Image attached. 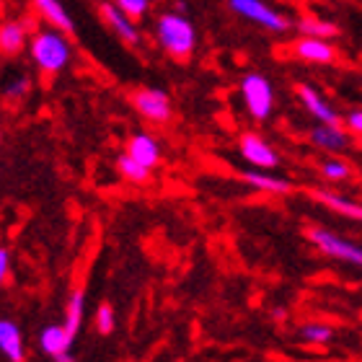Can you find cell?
Listing matches in <instances>:
<instances>
[{
  "label": "cell",
  "instance_id": "cell-24",
  "mask_svg": "<svg viewBox=\"0 0 362 362\" xmlns=\"http://www.w3.org/2000/svg\"><path fill=\"white\" fill-rule=\"evenodd\" d=\"M96 332L101 334V337H106V334L114 332V310L109 303H101L96 310Z\"/></svg>",
  "mask_w": 362,
  "mask_h": 362
},
{
  "label": "cell",
  "instance_id": "cell-21",
  "mask_svg": "<svg viewBox=\"0 0 362 362\" xmlns=\"http://www.w3.org/2000/svg\"><path fill=\"white\" fill-rule=\"evenodd\" d=\"M117 168H119V174L124 179L135 181V184H143L151 176V168L145 166V163H140L137 158H132L129 153H122L119 158H117Z\"/></svg>",
  "mask_w": 362,
  "mask_h": 362
},
{
  "label": "cell",
  "instance_id": "cell-26",
  "mask_svg": "<svg viewBox=\"0 0 362 362\" xmlns=\"http://www.w3.org/2000/svg\"><path fill=\"white\" fill-rule=\"evenodd\" d=\"M114 3L132 18H143L148 13V8H151V0H114Z\"/></svg>",
  "mask_w": 362,
  "mask_h": 362
},
{
  "label": "cell",
  "instance_id": "cell-13",
  "mask_svg": "<svg viewBox=\"0 0 362 362\" xmlns=\"http://www.w3.org/2000/svg\"><path fill=\"white\" fill-rule=\"evenodd\" d=\"M308 140L316 145L318 151H326V153H341L349 145L347 132L339 124H324V122H318V127L310 129Z\"/></svg>",
  "mask_w": 362,
  "mask_h": 362
},
{
  "label": "cell",
  "instance_id": "cell-19",
  "mask_svg": "<svg viewBox=\"0 0 362 362\" xmlns=\"http://www.w3.org/2000/svg\"><path fill=\"white\" fill-rule=\"evenodd\" d=\"M83 310H86V293L83 290H73L68 298V305H65V329H68V334L73 339H76L78 332H81Z\"/></svg>",
  "mask_w": 362,
  "mask_h": 362
},
{
  "label": "cell",
  "instance_id": "cell-4",
  "mask_svg": "<svg viewBox=\"0 0 362 362\" xmlns=\"http://www.w3.org/2000/svg\"><path fill=\"white\" fill-rule=\"evenodd\" d=\"M305 238H308L324 257H332V259H337V262H347V264H355L362 269V246H357V243L347 241V238L337 235L334 230H326V228H318V226H310L308 230H305Z\"/></svg>",
  "mask_w": 362,
  "mask_h": 362
},
{
  "label": "cell",
  "instance_id": "cell-2",
  "mask_svg": "<svg viewBox=\"0 0 362 362\" xmlns=\"http://www.w3.org/2000/svg\"><path fill=\"white\" fill-rule=\"evenodd\" d=\"M65 31L60 29H47L31 37V57L37 62L42 73H60L70 60V45L62 37Z\"/></svg>",
  "mask_w": 362,
  "mask_h": 362
},
{
  "label": "cell",
  "instance_id": "cell-1",
  "mask_svg": "<svg viewBox=\"0 0 362 362\" xmlns=\"http://www.w3.org/2000/svg\"><path fill=\"white\" fill-rule=\"evenodd\" d=\"M156 39L171 57H189L197 47V31L187 16L181 13H160L156 21Z\"/></svg>",
  "mask_w": 362,
  "mask_h": 362
},
{
  "label": "cell",
  "instance_id": "cell-23",
  "mask_svg": "<svg viewBox=\"0 0 362 362\" xmlns=\"http://www.w3.org/2000/svg\"><path fill=\"white\" fill-rule=\"evenodd\" d=\"M29 88H31V81L26 76H18L13 78L11 83L6 86V90H3V96H6V101H11V104H18V101H23V98L29 96Z\"/></svg>",
  "mask_w": 362,
  "mask_h": 362
},
{
  "label": "cell",
  "instance_id": "cell-27",
  "mask_svg": "<svg viewBox=\"0 0 362 362\" xmlns=\"http://www.w3.org/2000/svg\"><path fill=\"white\" fill-rule=\"evenodd\" d=\"M347 129L352 132V135H360L362 137V112H352L347 114Z\"/></svg>",
  "mask_w": 362,
  "mask_h": 362
},
{
  "label": "cell",
  "instance_id": "cell-3",
  "mask_svg": "<svg viewBox=\"0 0 362 362\" xmlns=\"http://www.w3.org/2000/svg\"><path fill=\"white\" fill-rule=\"evenodd\" d=\"M241 98L251 119L264 122L274 112V88L262 73H249L241 78Z\"/></svg>",
  "mask_w": 362,
  "mask_h": 362
},
{
  "label": "cell",
  "instance_id": "cell-25",
  "mask_svg": "<svg viewBox=\"0 0 362 362\" xmlns=\"http://www.w3.org/2000/svg\"><path fill=\"white\" fill-rule=\"evenodd\" d=\"M321 174L329 181H344L349 179V166L344 160H326V163H321Z\"/></svg>",
  "mask_w": 362,
  "mask_h": 362
},
{
  "label": "cell",
  "instance_id": "cell-11",
  "mask_svg": "<svg viewBox=\"0 0 362 362\" xmlns=\"http://www.w3.org/2000/svg\"><path fill=\"white\" fill-rule=\"evenodd\" d=\"M305 192H308V197L313 202L324 204L326 210L337 212V215H344V218L362 220V204L352 202L347 197L337 194V192H329V189H313V187H308Z\"/></svg>",
  "mask_w": 362,
  "mask_h": 362
},
{
  "label": "cell",
  "instance_id": "cell-12",
  "mask_svg": "<svg viewBox=\"0 0 362 362\" xmlns=\"http://www.w3.org/2000/svg\"><path fill=\"white\" fill-rule=\"evenodd\" d=\"M298 98H300V104L308 109V114L313 117V119L324 122V124H339V122H341L339 114H337L332 106L326 104L324 96H321V93H318L313 86H308V83L298 86Z\"/></svg>",
  "mask_w": 362,
  "mask_h": 362
},
{
  "label": "cell",
  "instance_id": "cell-20",
  "mask_svg": "<svg viewBox=\"0 0 362 362\" xmlns=\"http://www.w3.org/2000/svg\"><path fill=\"white\" fill-rule=\"evenodd\" d=\"M298 29L305 34V37H324V39H332L339 34V29L334 26L332 21H324V18H316V16H305V18H298L295 23Z\"/></svg>",
  "mask_w": 362,
  "mask_h": 362
},
{
  "label": "cell",
  "instance_id": "cell-5",
  "mask_svg": "<svg viewBox=\"0 0 362 362\" xmlns=\"http://www.w3.org/2000/svg\"><path fill=\"white\" fill-rule=\"evenodd\" d=\"M228 6L235 16H241L246 21L257 23L267 31H287L293 21L282 11L272 8L267 0H228Z\"/></svg>",
  "mask_w": 362,
  "mask_h": 362
},
{
  "label": "cell",
  "instance_id": "cell-10",
  "mask_svg": "<svg viewBox=\"0 0 362 362\" xmlns=\"http://www.w3.org/2000/svg\"><path fill=\"white\" fill-rule=\"evenodd\" d=\"M293 52L298 54L300 60L318 62V65H329V62H334V57H337V52H334V45L329 42V39L305 37V34H303V39H298V42L293 45Z\"/></svg>",
  "mask_w": 362,
  "mask_h": 362
},
{
  "label": "cell",
  "instance_id": "cell-6",
  "mask_svg": "<svg viewBox=\"0 0 362 362\" xmlns=\"http://www.w3.org/2000/svg\"><path fill=\"white\" fill-rule=\"evenodd\" d=\"M135 112L148 122H156V124H163V122L171 119V98H168L166 90L158 88H137L132 90L129 96Z\"/></svg>",
  "mask_w": 362,
  "mask_h": 362
},
{
  "label": "cell",
  "instance_id": "cell-17",
  "mask_svg": "<svg viewBox=\"0 0 362 362\" xmlns=\"http://www.w3.org/2000/svg\"><path fill=\"white\" fill-rule=\"evenodd\" d=\"M34 8L42 13V18L47 23H52L54 29L73 34V18H70V13L65 11V6H62L60 0H34Z\"/></svg>",
  "mask_w": 362,
  "mask_h": 362
},
{
  "label": "cell",
  "instance_id": "cell-8",
  "mask_svg": "<svg viewBox=\"0 0 362 362\" xmlns=\"http://www.w3.org/2000/svg\"><path fill=\"white\" fill-rule=\"evenodd\" d=\"M98 11H101V18H104L106 26L117 34V39H119V42H124L127 47L140 45V31H137V26L132 23L135 18L124 13L117 3H109V0H104V3L98 6Z\"/></svg>",
  "mask_w": 362,
  "mask_h": 362
},
{
  "label": "cell",
  "instance_id": "cell-9",
  "mask_svg": "<svg viewBox=\"0 0 362 362\" xmlns=\"http://www.w3.org/2000/svg\"><path fill=\"white\" fill-rule=\"evenodd\" d=\"M73 341H76V339L68 334L65 324L45 326V329H42V334H39V347H42V352H45L49 360H57V362L73 360V355H70Z\"/></svg>",
  "mask_w": 362,
  "mask_h": 362
},
{
  "label": "cell",
  "instance_id": "cell-28",
  "mask_svg": "<svg viewBox=\"0 0 362 362\" xmlns=\"http://www.w3.org/2000/svg\"><path fill=\"white\" fill-rule=\"evenodd\" d=\"M8 274H11V254L8 249H0V279L8 282Z\"/></svg>",
  "mask_w": 362,
  "mask_h": 362
},
{
  "label": "cell",
  "instance_id": "cell-7",
  "mask_svg": "<svg viewBox=\"0 0 362 362\" xmlns=\"http://www.w3.org/2000/svg\"><path fill=\"white\" fill-rule=\"evenodd\" d=\"M238 151H241L243 160L254 168L269 171V168L279 166V156L274 153V148H272L262 135H257V132H243V135L238 137Z\"/></svg>",
  "mask_w": 362,
  "mask_h": 362
},
{
  "label": "cell",
  "instance_id": "cell-22",
  "mask_svg": "<svg viewBox=\"0 0 362 362\" xmlns=\"http://www.w3.org/2000/svg\"><path fill=\"white\" fill-rule=\"evenodd\" d=\"M332 337L334 332L324 324H308L300 329V339L308 344H326V341H332Z\"/></svg>",
  "mask_w": 362,
  "mask_h": 362
},
{
  "label": "cell",
  "instance_id": "cell-15",
  "mask_svg": "<svg viewBox=\"0 0 362 362\" xmlns=\"http://www.w3.org/2000/svg\"><path fill=\"white\" fill-rule=\"evenodd\" d=\"M0 349H3V355H6L11 362H21L23 357H26L23 355L21 329H18L13 321H8V318L0 321Z\"/></svg>",
  "mask_w": 362,
  "mask_h": 362
},
{
  "label": "cell",
  "instance_id": "cell-16",
  "mask_svg": "<svg viewBox=\"0 0 362 362\" xmlns=\"http://www.w3.org/2000/svg\"><path fill=\"white\" fill-rule=\"evenodd\" d=\"M127 153L132 156V158H137L140 163H145L148 168L153 166H158V160H160V148L158 143L153 140L151 135H132L129 137V143H127Z\"/></svg>",
  "mask_w": 362,
  "mask_h": 362
},
{
  "label": "cell",
  "instance_id": "cell-18",
  "mask_svg": "<svg viewBox=\"0 0 362 362\" xmlns=\"http://www.w3.org/2000/svg\"><path fill=\"white\" fill-rule=\"evenodd\" d=\"M26 45V26L18 21H6L0 26V49L3 54H18Z\"/></svg>",
  "mask_w": 362,
  "mask_h": 362
},
{
  "label": "cell",
  "instance_id": "cell-14",
  "mask_svg": "<svg viewBox=\"0 0 362 362\" xmlns=\"http://www.w3.org/2000/svg\"><path fill=\"white\" fill-rule=\"evenodd\" d=\"M241 179L249 187L259 189V192H269V194H290L293 192V181L282 179V176L267 174L264 168H251V171H241Z\"/></svg>",
  "mask_w": 362,
  "mask_h": 362
}]
</instances>
